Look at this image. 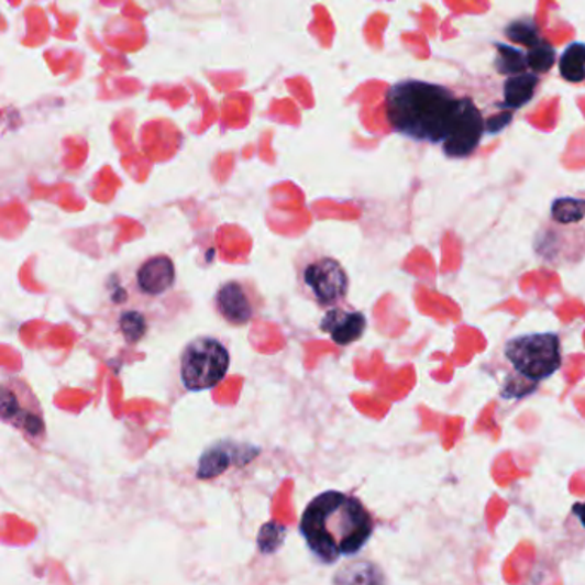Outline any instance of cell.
Listing matches in <instances>:
<instances>
[{"mask_svg":"<svg viewBox=\"0 0 585 585\" xmlns=\"http://www.w3.org/2000/svg\"><path fill=\"white\" fill-rule=\"evenodd\" d=\"M299 282L306 296L312 297L321 308L339 305L349 290L344 266L330 256H317L299 269Z\"/></svg>","mask_w":585,"mask_h":585,"instance_id":"5b68a950","label":"cell"},{"mask_svg":"<svg viewBox=\"0 0 585 585\" xmlns=\"http://www.w3.org/2000/svg\"><path fill=\"white\" fill-rule=\"evenodd\" d=\"M511 121V113H498L486 122V131L492 134L499 133Z\"/></svg>","mask_w":585,"mask_h":585,"instance_id":"d6986e66","label":"cell"},{"mask_svg":"<svg viewBox=\"0 0 585 585\" xmlns=\"http://www.w3.org/2000/svg\"><path fill=\"white\" fill-rule=\"evenodd\" d=\"M231 366V355L222 342L201 336L184 349L180 357V379L191 391L210 390L217 387Z\"/></svg>","mask_w":585,"mask_h":585,"instance_id":"277c9868","label":"cell"},{"mask_svg":"<svg viewBox=\"0 0 585 585\" xmlns=\"http://www.w3.org/2000/svg\"><path fill=\"white\" fill-rule=\"evenodd\" d=\"M538 85L539 78L534 73H520V75L510 76L505 81L504 107H507V109H520V107L531 102Z\"/></svg>","mask_w":585,"mask_h":585,"instance_id":"30bf717a","label":"cell"},{"mask_svg":"<svg viewBox=\"0 0 585 585\" xmlns=\"http://www.w3.org/2000/svg\"><path fill=\"white\" fill-rule=\"evenodd\" d=\"M484 131L486 122L476 103L471 98H461L452 133L443 141V152L450 158H465L479 146Z\"/></svg>","mask_w":585,"mask_h":585,"instance_id":"8992f818","label":"cell"},{"mask_svg":"<svg viewBox=\"0 0 585 585\" xmlns=\"http://www.w3.org/2000/svg\"><path fill=\"white\" fill-rule=\"evenodd\" d=\"M232 464H234V455H232L231 450H227L223 445L213 446L201 456L198 477L199 479H211V477L220 476Z\"/></svg>","mask_w":585,"mask_h":585,"instance_id":"8fae6325","label":"cell"},{"mask_svg":"<svg viewBox=\"0 0 585 585\" xmlns=\"http://www.w3.org/2000/svg\"><path fill=\"white\" fill-rule=\"evenodd\" d=\"M121 330L124 339L130 342V344H136L140 342L146 333V320L141 312L137 311H124L122 312Z\"/></svg>","mask_w":585,"mask_h":585,"instance_id":"2e32d148","label":"cell"},{"mask_svg":"<svg viewBox=\"0 0 585 585\" xmlns=\"http://www.w3.org/2000/svg\"><path fill=\"white\" fill-rule=\"evenodd\" d=\"M526 57L527 64L534 73H548L556 63L554 48L547 42H539L534 47L529 48V54Z\"/></svg>","mask_w":585,"mask_h":585,"instance_id":"9a60e30c","label":"cell"},{"mask_svg":"<svg viewBox=\"0 0 585 585\" xmlns=\"http://www.w3.org/2000/svg\"><path fill=\"white\" fill-rule=\"evenodd\" d=\"M285 534H287V529L280 523H265L258 536L260 551L265 554L275 553L284 544Z\"/></svg>","mask_w":585,"mask_h":585,"instance_id":"e0dca14e","label":"cell"},{"mask_svg":"<svg viewBox=\"0 0 585 585\" xmlns=\"http://www.w3.org/2000/svg\"><path fill=\"white\" fill-rule=\"evenodd\" d=\"M375 522L360 499L327 492L306 507L301 534L311 553L324 565L360 553L369 541Z\"/></svg>","mask_w":585,"mask_h":585,"instance_id":"6da1fadb","label":"cell"},{"mask_svg":"<svg viewBox=\"0 0 585 585\" xmlns=\"http://www.w3.org/2000/svg\"><path fill=\"white\" fill-rule=\"evenodd\" d=\"M560 75L570 82L585 79V44H572L560 57Z\"/></svg>","mask_w":585,"mask_h":585,"instance_id":"7c38bea8","label":"cell"},{"mask_svg":"<svg viewBox=\"0 0 585 585\" xmlns=\"http://www.w3.org/2000/svg\"><path fill=\"white\" fill-rule=\"evenodd\" d=\"M385 107L395 133L443 145L455 124L461 98L434 82L404 79L388 90Z\"/></svg>","mask_w":585,"mask_h":585,"instance_id":"7a4b0ae2","label":"cell"},{"mask_svg":"<svg viewBox=\"0 0 585 585\" xmlns=\"http://www.w3.org/2000/svg\"><path fill=\"white\" fill-rule=\"evenodd\" d=\"M554 222L570 225L585 219V199L559 198L551 207Z\"/></svg>","mask_w":585,"mask_h":585,"instance_id":"4fadbf2b","label":"cell"},{"mask_svg":"<svg viewBox=\"0 0 585 585\" xmlns=\"http://www.w3.org/2000/svg\"><path fill=\"white\" fill-rule=\"evenodd\" d=\"M507 36L511 42L516 44L526 45V47H534L536 44L541 42L539 38L538 32H536L534 24L531 21H516L507 27Z\"/></svg>","mask_w":585,"mask_h":585,"instance_id":"ac0fdd59","label":"cell"},{"mask_svg":"<svg viewBox=\"0 0 585 585\" xmlns=\"http://www.w3.org/2000/svg\"><path fill=\"white\" fill-rule=\"evenodd\" d=\"M176 282V266L168 256H153L137 268L136 285L141 294L158 297Z\"/></svg>","mask_w":585,"mask_h":585,"instance_id":"9c48e42d","label":"cell"},{"mask_svg":"<svg viewBox=\"0 0 585 585\" xmlns=\"http://www.w3.org/2000/svg\"><path fill=\"white\" fill-rule=\"evenodd\" d=\"M505 357L529 382L550 378L562 366V345L556 333H531L510 340Z\"/></svg>","mask_w":585,"mask_h":585,"instance_id":"3957f363","label":"cell"},{"mask_svg":"<svg viewBox=\"0 0 585 585\" xmlns=\"http://www.w3.org/2000/svg\"><path fill=\"white\" fill-rule=\"evenodd\" d=\"M496 51H498V57H496V69L504 75H520L526 73L527 57H523L516 47L505 44H496Z\"/></svg>","mask_w":585,"mask_h":585,"instance_id":"5bb4252c","label":"cell"},{"mask_svg":"<svg viewBox=\"0 0 585 585\" xmlns=\"http://www.w3.org/2000/svg\"><path fill=\"white\" fill-rule=\"evenodd\" d=\"M216 306L220 317L232 327L250 323L256 311L253 297L247 292V285L238 280L227 282L220 287L216 296Z\"/></svg>","mask_w":585,"mask_h":585,"instance_id":"52a82bcc","label":"cell"},{"mask_svg":"<svg viewBox=\"0 0 585 585\" xmlns=\"http://www.w3.org/2000/svg\"><path fill=\"white\" fill-rule=\"evenodd\" d=\"M572 511H574L577 519L581 520L582 527L585 529V504H575L572 507Z\"/></svg>","mask_w":585,"mask_h":585,"instance_id":"ffe728a7","label":"cell"},{"mask_svg":"<svg viewBox=\"0 0 585 585\" xmlns=\"http://www.w3.org/2000/svg\"><path fill=\"white\" fill-rule=\"evenodd\" d=\"M320 327L336 345H351L366 332V317L363 312L336 305L328 309Z\"/></svg>","mask_w":585,"mask_h":585,"instance_id":"ba28073f","label":"cell"}]
</instances>
